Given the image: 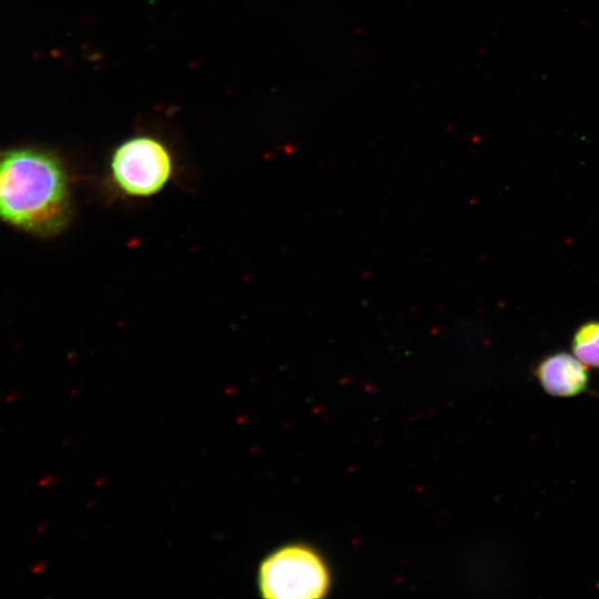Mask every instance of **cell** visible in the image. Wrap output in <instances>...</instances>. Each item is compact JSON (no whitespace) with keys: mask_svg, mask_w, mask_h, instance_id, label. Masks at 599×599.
Here are the masks:
<instances>
[{"mask_svg":"<svg viewBox=\"0 0 599 599\" xmlns=\"http://www.w3.org/2000/svg\"><path fill=\"white\" fill-rule=\"evenodd\" d=\"M0 219L29 233H60L71 219L65 170L52 153L19 148L0 154Z\"/></svg>","mask_w":599,"mask_h":599,"instance_id":"obj_1","label":"cell"},{"mask_svg":"<svg viewBox=\"0 0 599 599\" xmlns=\"http://www.w3.org/2000/svg\"><path fill=\"white\" fill-rule=\"evenodd\" d=\"M329 581L325 562L305 545L276 549L262 561L257 576L262 596L272 599L321 598Z\"/></svg>","mask_w":599,"mask_h":599,"instance_id":"obj_2","label":"cell"},{"mask_svg":"<svg viewBox=\"0 0 599 599\" xmlns=\"http://www.w3.org/2000/svg\"><path fill=\"white\" fill-rule=\"evenodd\" d=\"M111 176L116 187L130 196L160 192L172 175V156L158 139L140 135L118 145L111 156Z\"/></svg>","mask_w":599,"mask_h":599,"instance_id":"obj_3","label":"cell"},{"mask_svg":"<svg viewBox=\"0 0 599 599\" xmlns=\"http://www.w3.org/2000/svg\"><path fill=\"white\" fill-rule=\"evenodd\" d=\"M538 379L544 389L558 397H571L585 390L588 374L576 356L557 353L546 357L537 368Z\"/></svg>","mask_w":599,"mask_h":599,"instance_id":"obj_4","label":"cell"},{"mask_svg":"<svg viewBox=\"0 0 599 599\" xmlns=\"http://www.w3.org/2000/svg\"><path fill=\"white\" fill-rule=\"evenodd\" d=\"M572 352L582 364L599 367V322L586 323L577 329Z\"/></svg>","mask_w":599,"mask_h":599,"instance_id":"obj_5","label":"cell"},{"mask_svg":"<svg viewBox=\"0 0 599 599\" xmlns=\"http://www.w3.org/2000/svg\"><path fill=\"white\" fill-rule=\"evenodd\" d=\"M42 568H43V562H41L40 565H37V566L32 567L31 570H32V572H35V573H37V572L41 571Z\"/></svg>","mask_w":599,"mask_h":599,"instance_id":"obj_6","label":"cell"},{"mask_svg":"<svg viewBox=\"0 0 599 599\" xmlns=\"http://www.w3.org/2000/svg\"><path fill=\"white\" fill-rule=\"evenodd\" d=\"M19 396H20V395H18L17 393H14V394L9 395V396L6 398V400H7V402L16 400L17 398H19Z\"/></svg>","mask_w":599,"mask_h":599,"instance_id":"obj_7","label":"cell"}]
</instances>
